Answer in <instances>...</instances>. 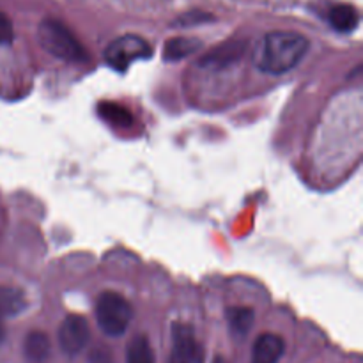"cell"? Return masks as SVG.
Segmentation results:
<instances>
[{
    "mask_svg": "<svg viewBox=\"0 0 363 363\" xmlns=\"http://www.w3.org/2000/svg\"><path fill=\"white\" fill-rule=\"evenodd\" d=\"M4 337H6V330H4L2 319H0V342H2V340H4Z\"/></svg>",
    "mask_w": 363,
    "mask_h": 363,
    "instance_id": "obj_18",
    "label": "cell"
},
{
    "mask_svg": "<svg viewBox=\"0 0 363 363\" xmlns=\"http://www.w3.org/2000/svg\"><path fill=\"white\" fill-rule=\"evenodd\" d=\"M152 55V48L140 35L128 34L117 38L105 48V60L117 71H126L135 60L147 59Z\"/></svg>",
    "mask_w": 363,
    "mask_h": 363,
    "instance_id": "obj_4",
    "label": "cell"
},
{
    "mask_svg": "<svg viewBox=\"0 0 363 363\" xmlns=\"http://www.w3.org/2000/svg\"><path fill=\"white\" fill-rule=\"evenodd\" d=\"M133 319V307L119 293L106 291L96 301V321L101 332L108 337H121L126 333Z\"/></svg>",
    "mask_w": 363,
    "mask_h": 363,
    "instance_id": "obj_3",
    "label": "cell"
},
{
    "mask_svg": "<svg viewBox=\"0 0 363 363\" xmlns=\"http://www.w3.org/2000/svg\"><path fill=\"white\" fill-rule=\"evenodd\" d=\"M284 351H286V342L282 337L275 333H262L255 340L250 363H279Z\"/></svg>",
    "mask_w": 363,
    "mask_h": 363,
    "instance_id": "obj_7",
    "label": "cell"
},
{
    "mask_svg": "<svg viewBox=\"0 0 363 363\" xmlns=\"http://www.w3.org/2000/svg\"><path fill=\"white\" fill-rule=\"evenodd\" d=\"M243 52V43H227V45L218 46L216 50H213L208 57H206L202 62L204 64H216V66H222V64L229 62V60L238 59Z\"/></svg>",
    "mask_w": 363,
    "mask_h": 363,
    "instance_id": "obj_15",
    "label": "cell"
},
{
    "mask_svg": "<svg viewBox=\"0 0 363 363\" xmlns=\"http://www.w3.org/2000/svg\"><path fill=\"white\" fill-rule=\"evenodd\" d=\"M126 363H156L155 351L144 335H137L126 347Z\"/></svg>",
    "mask_w": 363,
    "mask_h": 363,
    "instance_id": "obj_11",
    "label": "cell"
},
{
    "mask_svg": "<svg viewBox=\"0 0 363 363\" xmlns=\"http://www.w3.org/2000/svg\"><path fill=\"white\" fill-rule=\"evenodd\" d=\"M358 21H360V14L350 4H339V6L332 7L330 11V23L335 30L339 32H353L358 27Z\"/></svg>",
    "mask_w": 363,
    "mask_h": 363,
    "instance_id": "obj_10",
    "label": "cell"
},
{
    "mask_svg": "<svg viewBox=\"0 0 363 363\" xmlns=\"http://www.w3.org/2000/svg\"><path fill=\"white\" fill-rule=\"evenodd\" d=\"M23 353L28 363H45L50 357V339L43 332H30L25 337Z\"/></svg>",
    "mask_w": 363,
    "mask_h": 363,
    "instance_id": "obj_9",
    "label": "cell"
},
{
    "mask_svg": "<svg viewBox=\"0 0 363 363\" xmlns=\"http://www.w3.org/2000/svg\"><path fill=\"white\" fill-rule=\"evenodd\" d=\"M89 340H91V328L87 319L77 314L67 315L59 328L60 350L69 357H74L85 350Z\"/></svg>",
    "mask_w": 363,
    "mask_h": 363,
    "instance_id": "obj_6",
    "label": "cell"
},
{
    "mask_svg": "<svg viewBox=\"0 0 363 363\" xmlns=\"http://www.w3.org/2000/svg\"><path fill=\"white\" fill-rule=\"evenodd\" d=\"M170 363H204V351L195 339L191 326L176 323L172 326V353Z\"/></svg>",
    "mask_w": 363,
    "mask_h": 363,
    "instance_id": "obj_5",
    "label": "cell"
},
{
    "mask_svg": "<svg viewBox=\"0 0 363 363\" xmlns=\"http://www.w3.org/2000/svg\"><path fill=\"white\" fill-rule=\"evenodd\" d=\"M27 307L23 291L13 286H0V319L14 318Z\"/></svg>",
    "mask_w": 363,
    "mask_h": 363,
    "instance_id": "obj_8",
    "label": "cell"
},
{
    "mask_svg": "<svg viewBox=\"0 0 363 363\" xmlns=\"http://www.w3.org/2000/svg\"><path fill=\"white\" fill-rule=\"evenodd\" d=\"M38 39L43 48L53 57H59L67 62L87 60V50L62 21L53 20V18L43 21L38 28Z\"/></svg>",
    "mask_w": 363,
    "mask_h": 363,
    "instance_id": "obj_2",
    "label": "cell"
},
{
    "mask_svg": "<svg viewBox=\"0 0 363 363\" xmlns=\"http://www.w3.org/2000/svg\"><path fill=\"white\" fill-rule=\"evenodd\" d=\"M89 363H113L112 353L106 351L105 347H98L89 354Z\"/></svg>",
    "mask_w": 363,
    "mask_h": 363,
    "instance_id": "obj_17",
    "label": "cell"
},
{
    "mask_svg": "<svg viewBox=\"0 0 363 363\" xmlns=\"http://www.w3.org/2000/svg\"><path fill=\"white\" fill-rule=\"evenodd\" d=\"M308 39L300 32L275 30L266 34L257 52L259 69L268 74H284L298 66L308 52Z\"/></svg>",
    "mask_w": 363,
    "mask_h": 363,
    "instance_id": "obj_1",
    "label": "cell"
},
{
    "mask_svg": "<svg viewBox=\"0 0 363 363\" xmlns=\"http://www.w3.org/2000/svg\"><path fill=\"white\" fill-rule=\"evenodd\" d=\"M199 48H201V43L199 41H194L190 38H174L163 48V59L170 60V62L184 59V57H188Z\"/></svg>",
    "mask_w": 363,
    "mask_h": 363,
    "instance_id": "obj_13",
    "label": "cell"
},
{
    "mask_svg": "<svg viewBox=\"0 0 363 363\" xmlns=\"http://www.w3.org/2000/svg\"><path fill=\"white\" fill-rule=\"evenodd\" d=\"M98 112L103 119L112 124H117V126H131L133 124V116L130 113V110L124 108L119 103L101 101L98 105Z\"/></svg>",
    "mask_w": 363,
    "mask_h": 363,
    "instance_id": "obj_14",
    "label": "cell"
},
{
    "mask_svg": "<svg viewBox=\"0 0 363 363\" xmlns=\"http://www.w3.org/2000/svg\"><path fill=\"white\" fill-rule=\"evenodd\" d=\"M229 326L236 337H245L254 325V311L248 307H233L227 312Z\"/></svg>",
    "mask_w": 363,
    "mask_h": 363,
    "instance_id": "obj_12",
    "label": "cell"
},
{
    "mask_svg": "<svg viewBox=\"0 0 363 363\" xmlns=\"http://www.w3.org/2000/svg\"><path fill=\"white\" fill-rule=\"evenodd\" d=\"M13 25H11L9 18L0 13V46L9 45L13 41Z\"/></svg>",
    "mask_w": 363,
    "mask_h": 363,
    "instance_id": "obj_16",
    "label": "cell"
}]
</instances>
